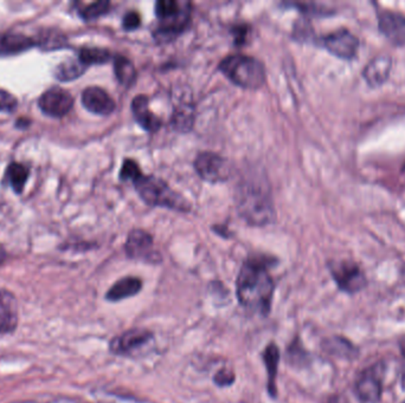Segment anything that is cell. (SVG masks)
<instances>
[{"instance_id":"23","label":"cell","mask_w":405,"mask_h":403,"mask_svg":"<svg viewBox=\"0 0 405 403\" xmlns=\"http://www.w3.org/2000/svg\"><path fill=\"white\" fill-rule=\"evenodd\" d=\"M114 71L119 82L124 86H132L136 77V70L129 58L124 56H116L114 59Z\"/></svg>"},{"instance_id":"29","label":"cell","mask_w":405,"mask_h":403,"mask_svg":"<svg viewBox=\"0 0 405 403\" xmlns=\"http://www.w3.org/2000/svg\"><path fill=\"white\" fill-rule=\"evenodd\" d=\"M309 354L304 350L301 345L299 343V340L296 338L294 343H291V348H289V359L291 362L301 363L307 359Z\"/></svg>"},{"instance_id":"35","label":"cell","mask_w":405,"mask_h":403,"mask_svg":"<svg viewBox=\"0 0 405 403\" xmlns=\"http://www.w3.org/2000/svg\"><path fill=\"white\" fill-rule=\"evenodd\" d=\"M5 257H6L5 252H4L1 248H0V262H3L4 259H5Z\"/></svg>"},{"instance_id":"12","label":"cell","mask_w":405,"mask_h":403,"mask_svg":"<svg viewBox=\"0 0 405 403\" xmlns=\"http://www.w3.org/2000/svg\"><path fill=\"white\" fill-rule=\"evenodd\" d=\"M126 252L129 258L156 260L152 237L144 230H134L129 233L126 242Z\"/></svg>"},{"instance_id":"5","label":"cell","mask_w":405,"mask_h":403,"mask_svg":"<svg viewBox=\"0 0 405 403\" xmlns=\"http://www.w3.org/2000/svg\"><path fill=\"white\" fill-rule=\"evenodd\" d=\"M383 381H384V365L381 363L367 367L360 372L354 392L363 403H379L383 397Z\"/></svg>"},{"instance_id":"11","label":"cell","mask_w":405,"mask_h":403,"mask_svg":"<svg viewBox=\"0 0 405 403\" xmlns=\"http://www.w3.org/2000/svg\"><path fill=\"white\" fill-rule=\"evenodd\" d=\"M379 30L395 45H405V16L399 12L384 11L379 14Z\"/></svg>"},{"instance_id":"17","label":"cell","mask_w":405,"mask_h":403,"mask_svg":"<svg viewBox=\"0 0 405 403\" xmlns=\"http://www.w3.org/2000/svg\"><path fill=\"white\" fill-rule=\"evenodd\" d=\"M34 45V39L21 34H0V56L17 55L31 49Z\"/></svg>"},{"instance_id":"1","label":"cell","mask_w":405,"mask_h":403,"mask_svg":"<svg viewBox=\"0 0 405 403\" xmlns=\"http://www.w3.org/2000/svg\"><path fill=\"white\" fill-rule=\"evenodd\" d=\"M274 287L267 262L249 259L243 264L236 280V295L243 307L264 316L269 314Z\"/></svg>"},{"instance_id":"28","label":"cell","mask_w":405,"mask_h":403,"mask_svg":"<svg viewBox=\"0 0 405 403\" xmlns=\"http://www.w3.org/2000/svg\"><path fill=\"white\" fill-rule=\"evenodd\" d=\"M16 107H17L16 97L5 90L0 89V111L11 113L16 109Z\"/></svg>"},{"instance_id":"33","label":"cell","mask_w":405,"mask_h":403,"mask_svg":"<svg viewBox=\"0 0 405 403\" xmlns=\"http://www.w3.org/2000/svg\"><path fill=\"white\" fill-rule=\"evenodd\" d=\"M399 350L402 352V355L405 357V337L401 338L399 340Z\"/></svg>"},{"instance_id":"4","label":"cell","mask_w":405,"mask_h":403,"mask_svg":"<svg viewBox=\"0 0 405 403\" xmlns=\"http://www.w3.org/2000/svg\"><path fill=\"white\" fill-rule=\"evenodd\" d=\"M134 183L142 200L151 206L167 207L181 212L190 210V203H187L186 199L174 192L159 178L142 175Z\"/></svg>"},{"instance_id":"18","label":"cell","mask_w":405,"mask_h":403,"mask_svg":"<svg viewBox=\"0 0 405 403\" xmlns=\"http://www.w3.org/2000/svg\"><path fill=\"white\" fill-rule=\"evenodd\" d=\"M322 349L329 355L336 356L339 359H352L357 357L359 349L341 336H333L322 342Z\"/></svg>"},{"instance_id":"9","label":"cell","mask_w":405,"mask_h":403,"mask_svg":"<svg viewBox=\"0 0 405 403\" xmlns=\"http://www.w3.org/2000/svg\"><path fill=\"white\" fill-rule=\"evenodd\" d=\"M322 44L331 53L340 58H354L359 49L357 37L346 29H340L322 39Z\"/></svg>"},{"instance_id":"27","label":"cell","mask_w":405,"mask_h":403,"mask_svg":"<svg viewBox=\"0 0 405 403\" xmlns=\"http://www.w3.org/2000/svg\"><path fill=\"white\" fill-rule=\"evenodd\" d=\"M142 174L139 168V165L133 160H125L120 172V179L127 181H136L141 178Z\"/></svg>"},{"instance_id":"25","label":"cell","mask_w":405,"mask_h":403,"mask_svg":"<svg viewBox=\"0 0 405 403\" xmlns=\"http://www.w3.org/2000/svg\"><path fill=\"white\" fill-rule=\"evenodd\" d=\"M111 58V52L104 49L84 48L80 51L79 59L84 66H89L93 64H104Z\"/></svg>"},{"instance_id":"3","label":"cell","mask_w":405,"mask_h":403,"mask_svg":"<svg viewBox=\"0 0 405 403\" xmlns=\"http://www.w3.org/2000/svg\"><path fill=\"white\" fill-rule=\"evenodd\" d=\"M219 69L231 82L246 89H257L266 81L264 64L250 56H228L219 64Z\"/></svg>"},{"instance_id":"19","label":"cell","mask_w":405,"mask_h":403,"mask_svg":"<svg viewBox=\"0 0 405 403\" xmlns=\"http://www.w3.org/2000/svg\"><path fill=\"white\" fill-rule=\"evenodd\" d=\"M142 289V282L138 277H125L118 280L108 290L106 298L111 302H119L138 295Z\"/></svg>"},{"instance_id":"21","label":"cell","mask_w":405,"mask_h":403,"mask_svg":"<svg viewBox=\"0 0 405 403\" xmlns=\"http://www.w3.org/2000/svg\"><path fill=\"white\" fill-rule=\"evenodd\" d=\"M87 66L81 62L80 59H66L57 66L55 70V76L61 82H69L76 80L86 71Z\"/></svg>"},{"instance_id":"34","label":"cell","mask_w":405,"mask_h":403,"mask_svg":"<svg viewBox=\"0 0 405 403\" xmlns=\"http://www.w3.org/2000/svg\"><path fill=\"white\" fill-rule=\"evenodd\" d=\"M401 387L405 392V365L403 367L402 375H401Z\"/></svg>"},{"instance_id":"10","label":"cell","mask_w":405,"mask_h":403,"mask_svg":"<svg viewBox=\"0 0 405 403\" xmlns=\"http://www.w3.org/2000/svg\"><path fill=\"white\" fill-rule=\"evenodd\" d=\"M152 338L153 334L151 331L141 327L131 329L120 336H116L111 342V352L116 355H127L147 345Z\"/></svg>"},{"instance_id":"30","label":"cell","mask_w":405,"mask_h":403,"mask_svg":"<svg viewBox=\"0 0 405 403\" xmlns=\"http://www.w3.org/2000/svg\"><path fill=\"white\" fill-rule=\"evenodd\" d=\"M234 381H235V374L231 370H229V369H222V370H219L216 374L215 382L217 386H231Z\"/></svg>"},{"instance_id":"16","label":"cell","mask_w":405,"mask_h":403,"mask_svg":"<svg viewBox=\"0 0 405 403\" xmlns=\"http://www.w3.org/2000/svg\"><path fill=\"white\" fill-rule=\"evenodd\" d=\"M392 68V59L389 56H379L372 59L364 69V78L371 86H378L388 80Z\"/></svg>"},{"instance_id":"8","label":"cell","mask_w":405,"mask_h":403,"mask_svg":"<svg viewBox=\"0 0 405 403\" xmlns=\"http://www.w3.org/2000/svg\"><path fill=\"white\" fill-rule=\"evenodd\" d=\"M74 98L69 91L62 88H51L39 97L41 111L51 118H63L73 108Z\"/></svg>"},{"instance_id":"2","label":"cell","mask_w":405,"mask_h":403,"mask_svg":"<svg viewBox=\"0 0 405 403\" xmlns=\"http://www.w3.org/2000/svg\"><path fill=\"white\" fill-rule=\"evenodd\" d=\"M239 213L253 225H266L274 218L269 190L262 183L246 181L237 188Z\"/></svg>"},{"instance_id":"7","label":"cell","mask_w":405,"mask_h":403,"mask_svg":"<svg viewBox=\"0 0 405 403\" xmlns=\"http://www.w3.org/2000/svg\"><path fill=\"white\" fill-rule=\"evenodd\" d=\"M198 175L209 183L226 181L231 174L229 162L216 153H201L194 161Z\"/></svg>"},{"instance_id":"13","label":"cell","mask_w":405,"mask_h":403,"mask_svg":"<svg viewBox=\"0 0 405 403\" xmlns=\"http://www.w3.org/2000/svg\"><path fill=\"white\" fill-rule=\"evenodd\" d=\"M82 103L87 111L96 115H109L115 109L114 100L99 86H89L84 90Z\"/></svg>"},{"instance_id":"6","label":"cell","mask_w":405,"mask_h":403,"mask_svg":"<svg viewBox=\"0 0 405 403\" xmlns=\"http://www.w3.org/2000/svg\"><path fill=\"white\" fill-rule=\"evenodd\" d=\"M331 273L336 285L349 295L363 291L367 285V277L357 262L343 260L331 265Z\"/></svg>"},{"instance_id":"26","label":"cell","mask_w":405,"mask_h":403,"mask_svg":"<svg viewBox=\"0 0 405 403\" xmlns=\"http://www.w3.org/2000/svg\"><path fill=\"white\" fill-rule=\"evenodd\" d=\"M111 7V3L106 1V0H100L96 3L90 4L88 6L84 7V10H81V17L86 19V21H93L96 18L104 16L107 14Z\"/></svg>"},{"instance_id":"32","label":"cell","mask_w":405,"mask_h":403,"mask_svg":"<svg viewBox=\"0 0 405 403\" xmlns=\"http://www.w3.org/2000/svg\"><path fill=\"white\" fill-rule=\"evenodd\" d=\"M29 126V121L26 118H21V120H18L17 121V127L18 128H26Z\"/></svg>"},{"instance_id":"31","label":"cell","mask_w":405,"mask_h":403,"mask_svg":"<svg viewBox=\"0 0 405 403\" xmlns=\"http://www.w3.org/2000/svg\"><path fill=\"white\" fill-rule=\"evenodd\" d=\"M140 23H141L140 14L135 11H131L129 14H126L125 17L122 19V25L126 30H134V29L140 26Z\"/></svg>"},{"instance_id":"14","label":"cell","mask_w":405,"mask_h":403,"mask_svg":"<svg viewBox=\"0 0 405 403\" xmlns=\"http://www.w3.org/2000/svg\"><path fill=\"white\" fill-rule=\"evenodd\" d=\"M132 111L135 120L145 131L149 133H156L159 131L161 121L149 109L147 97L144 95L135 97L132 102Z\"/></svg>"},{"instance_id":"20","label":"cell","mask_w":405,"mask_h":403,"mask_svg":"<svg viewBox=\"0 0 405 403\" xmlns=\"http://www.w3.org/2000/svg\"><path fill=\"white\" fill-rule=\"evenodd\" d=\"M264 361L268 372V393L270 397H276V374L280 361V352L274 343L268 345L264 352Z\"/></svg>"},{"instance_id":"36","label":"cell","mask_w":405,"mask_h":403,"mask_svg":"<svg viewBox=\"0 0 405 403\" xmlns=\"http://www.w3.org/2000/svg\"><path fill=\"white\" fill-rule=\"evenodd\" d=\"M402 403H405V401H403V402H402Z\"/></svg>"},{"instance_id":"24","label":"cell","mask_w":405,"mask_h":403,"mask_svg":"<svg viewBox=\"0 0 405 403\" xmlns=\"http://www.w3.org/2000/svg\"><path fill=\"white\" fill-rule=\"evenodd\" d=\"M7 179L16 193H21L29 178V169L21 163H11L6 170Z\"/></svg>"},{"instance_id":"15","label":"cell","mask_w":405,"mask_h":403,"mask_svg":"<svg viewBox=\"0 0 405 403\" xmlns=\"http://www.w3.org/2000/svg\"><path fill=\"white\" fill-rule=\"evenodd\" d=\"M17 302L12 293L0 291V334H7L14 330L17 325Z\"/></svg>"},{"instance_id":"22","label":"cell","mask_w":405,"mask_h":403,"mask_svg":"<svg viewBox=\"0 0 405 403\" xmlns=\"http://www.w3.org/2000/svg\"><path fill=\"white\" fill-rule=\"evenodd\" d=\"M34 41L35 44L39 45V48L46 51L62 49L66 44V39L63 34L57 30H51V29L39 32L36 37V41Z\"/></svg>"}]
</instances>
